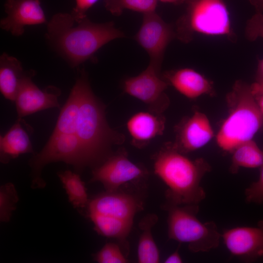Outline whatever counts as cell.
Returning <instances> with one entry per match:
<instances>
[{
	"mask_svg": "<svg viewBox=\"0 0 263 263\" xmlns=\"http://www.w3.org/2000/svg\"><path fill=\"white\" fill-rule=\"evenodd\" d=\"M32 130L22 118H18L3 136H0V160L6 164L24 153H34L30 135Z\"/></svg>",
	"mask_w": 263,
	"mask_h": 263,
	"instance_id": "cell-18",
	"label": "cell"
},
{
	"mask_svg": "<svg viewBox=\"0 0 263 263\" xmlns=\"http://www.w3.org/2000/svg\"><path fill=\"white\" fill-rule=\"evenodd\" d=\"M77 79L80 87V101L75 134L93 169L113 152V146L122 144L125 136L109 126L105 106L93 93L84 69L81 70Z\"/></svg>",
	"mask_w": 263,
	"mask_h": 263,
	"instance_id": "cell-3",
	"label": "cell"
},
{
	"mask_svg": "<svg viewBox=\"0 0 263 263\" xmlns=\"http://www.w3.org/2000/svg\"><path fill=\"white\" fill-rule=\"evenodd\" d=\"M148 174L145 167L131 161L127 150L120 148L93 169L90 182H99L106 191H112L129 183L138 182Z\"/></svg>",
	"mask_w": 263,
	"mask_h": 263,
	"instance_id": "cell-9",
	"label": "cell"
},
{
	"mask_svg": "<svg viewBox=\"0 0 263 263\" xmlns=\"http://www.w3.org/2000/svg\"><path fill=\"white\" fill-rule=\"evenodd\" d=\"M47 25L46 38L73 67L94 60L102 47L125 36L113 21L95 23L87 17L76 22L70 13L55 14Z\"/></svg>",
	"mask_w": 263,
	"mask_h": 263,
	"instance_id": "cell-1",
	"label": "cell"
},
{
	"mask_svg": "<svg viewBox=\"0 0 263 263\" xmlns=\"http://www.w3.org/2000/svg\"><path fill=\"white\" fill-rule=\"evenodd\" d=\"M162 74L169 85L188 98L195 99L206 94L214 96L215 94L213 83L193 69L183 68Z\"/></svg>",
	"mask_w": 263,
	"mask_h": 263,
	"instance_id": "cell-16",
	"label": "cell"
},
{
	"mask_svg": "<svg viewBox=\"0 0 263 263\" xmlns=\"http://www.w3.org/2000/svg\"><path fill=\"white\" fill-rule=\"evenodd\" d=\"M244 196L248 203L263 205V166L260 168L258 179L245 189Z\"/></svg>",
	"mask_w": 263,
	"mask_h": 263,
	"instance_id": "cell-28",
	"label": "cell"
},
{
	"mask_svg": "<svg viewBox=\"0 0 263 263\" xmlns=\"http://www.w3.org/2000/svg\"><path fill=\"white\" fill-rule=\"evenodd\" d=\"M157 0H103L105 9L115 16H120L125 10L143 14L155 11Z\"/></svg>",
	"mask_w": 263,
	"mask_h": 263,
	"instance_id": "cell-24",
	"label": "cell"
},
{
	"mask_svg": "<svg viewBox=\"0 0 263 263\" xmlns=\"http://www.w3.org/2000/svg\"><path fill=\"white\" fill-rule=\"evenodd\" d=\"M169 84L161 70L149 64L138 75L127 77L122 83L124 92L144 103L148 111L163 113L170 101L165 91Z\"/></svg>",
	"mask_w": 263,
	"mask_h": 263,
	"instance_id": "cell-10",
	"label": "cell"
},
{
	"mask_svg": "<svg viewBox=\"0 0 263 263\" xmlns=\"http://www.w3.org/2000/svg\"></svg>",
	"mask_w": 263,
	"mask_h": 263,
	"instance_id": "cell-36",
	"label": "cell"
},
{
	"mask_svg": "<svg viewBox=\"0 0 263 263\" xmlns=\"http://www.w3.org/2000/svg\"><path fill=\"white\" fill-rule=\"evenodd\" d=\"M256 81L263 80V58L258 62L256 74Z\"/></svg>",
	"mask_w": 263,
	"mask_h": 263,
	"instance_id": "cell-32",
	"label": "cell"
},
{
	"mask_svg": "<svg viewBox=\"0 0 263 263\" xmlns=\"http://www.w3.org/2000/svg\"><path fill=\"white\" fill-rule=\"evenodd\" d=\"M155 214L146 215L139 223L142 231L140 236L138 248L137 258L139 263H158L160 261L158 248L152 234V228L158 221Z\"/></svg>",
	"mask_w": 263,
	"mask_h": 263,
	"instance_id": "cell-20",
	"label": "cell"
},
{
	"mask_svg": "<svg viewBox=\"0 0 263 263\" xmlns=\"http://www.w3.org/2000/svg\"><path fill=\"white\" fill-rule=\"evenodd\" d=\"M99 0H75V5L70 13L76 22L87 17V11Z\"/></svg>",
	"mask_w": 263,
	"mask_h": 263,
	"instance_id": "cell-29",
	"label": "cell"
},
{
	"mask_svg": "<svg viewBox=\"0 0 263 263\" xmlns=\"http://www.w3.org/2000/svg\"><path fill=\"white\" fill-rule=\"evenodd\" d=\"M174 147L186 154L196 150L208 144L214 136V131L207 116L195 111L184 117L174 128Z\"/></svg>",
	"mask_w": 263,
	"mask_h": 263,
	"instance_id": "cell-14",
	"label": "cell"
},
{
	"mask_svg": "<svg viewBox=\"0 0 263 263\" xmlns=\"http://www.w3.org/2000/svg\"><path fill=\"white\" fill-rule=\"evenodd\" d=\"M175 38L174 25L166 22L155 11L143 14L141 26L134 36L148 54L149 65L160 70L166 48Z\"/></svg>",
	"mask_w": 263,
	"mask_h": 263,
	"instance_id": "cell-11",
	"label": "cell"
},
{
	"mask_svg": "<svg viewBox=\"0 0 263 263\" xmlns=\"http://www.w3.org/2000/svg\"><path fill=\"white\" fill-rule=\"evenodd\" d=\"M182 262L183 260L179 252V248L169 256L164 261L165 263H181Z\"/></svg>",
	"mask_w": 263,
	"mask_h": 263,
	"instance_id": "cell-30",
	"label": "cell"
},
{
	"mask_svg": "<svg viewBox=\"0 0 263 263\" xmlns=\"http://www.w3.org/2000/svg\"><path fill=\"white\" fill-rule=\"evenodd\" d=\"M258 107L263 114V94L254 95Z\"/></svg>",
	"mask_w": 263,
	"mask_h": 263,
	"instance_id": "cell-34",
	"label": "cell"
},
{
	"mask_svg": "<svg viewBox=\"0 0 263 263\" xmlns=\"http://www.w3.org/2000/svg\"><path fill=\"white\" fill-rule=\"evenodd\" d=\"M224 243L233 256L245 262L263 256V220L256 226H237L221 234Z\"/></svg>",
	"mask_w": 263,
	"mask_h": 263,
	"instance_id": "cell-13",
	"label": "cell"
},
{
	"mask_svg": "<svg viewBox=\"0 0 263 263\" xmlns=\"http://www.w3.org/2000/svg\"><path fill=\"white\" fill-rule=\"evenodd\" d=\"M245 36L249 41L263 38V13L256 12L246 21Z\"/></svg>",
	"mask_w": 263,
	"mask_h": 263,
	"instance_id": "cell-27",
	"label": "cell"
},
{
	"mask_svg": "<svg viewBox=\"0 0 263 263\" xmlns=\"http://www.w3.org/2000/svg\"><path fill=\"white\" fill-rule=\"evenodd\" d=\"M87 207L88 216L98 234L125 243L136 214L143 209V202L121 187L96 195Z\"/></svg>",
	"mask_w": 263,
	"mask_h": 263,
	"instance_id": "cell-5",
	"label": "cell"
},
{
	"mask_svg": "<svg viewBox=\"0 0 263 263\" xmlns=\"http://www.w3.org/2000/svg\"><path fill=\"white\" fill-rule=\"evenodd\" d=\"M250 87L254 95L263 94V80L256 81L250 85Z\"/></svg>",
	"mask_w": 263,
	"mask_h": 263,
	"instance_id": "cell-31",
	"label": "cell"
},
{
	"mask_svg": "<svg viewBox=\"0 0 263 263\" xmlns=\"http://www.w3.org/2000/svg\"><path fill=\"white\" fill-rule=\"evenodd\" d=\"M57 175L66 192L69 202L77 208H83L89 202L85 183L78 173L70 170L59 171Z\"/></svg>",
	"mask_w": 263,
	"mask_h": 263,
	"instance_id": "cell-23",
	"label": "cell"
},
{
	"mask_svg": "<svg viewBox=\"0 0 263 263\" xmlns=\"http://www.w3.org/2000/svg\"><path fill=\"white\" fill-rule=\"evenodd\" d=\"M16 188L12 183L2 185L0 188V220L8 222L16 209L19 201Z\"/></svg>",
	"mask_w": 263,
	"mask_h": 263,
	"instance_id": "cell-25",
	"label": "cell"
},
{
	"mask_svg": "<svg viewBox=\"0 0 263 263\" xmlns=\"http://www.w3.org/2000/svg\"><path fill=\"white\" fill-rule=\"evenodd\" d=\"M169 239L186 243L192 252H207L218 246L221 238L213 221L203 223L197 217L199 204L175 205L166 203Z\"/></svg>",
	"mask_w": 263,
	"mask_h": 263,
	"instance_id": "cell-7",
	"label": "cell"
},
{
	"mask_svg": "<svg viewBox=\"0 0 263 263\" xmlns=\"http://www.w3.org/2000/svg\"><path fill=\"white\" fill-rule=\"evenodd\" d=\"M231 153L229 171L233 174L237 173L241 168H257L263 166V149L253 139L241 143Z\"/></svg>",
	"mask_w": 263,
	"mask_h": 263,
	"instance_id": "cell-22",
	"label": "cell"
},
{
	"mask_svg": "<svg viewBox=\"0 0 263 263\" xmlns=\"http://www.w3.org/2000/svg\"><path fill=\"white\" fill-rule=\"evenodd\" d=\"M183 4L184 11L174 24L176 39L188 43L203 35L237 41L225 0H185Z\"/></svg>",
	"mask_w": 263,
	"mask_h": 263,
	"instance_id": "cell-6",
	"label": "cell"
},
{
	"mask_svg": "<svg viewBox=\"0 0 263 263\" xmlns=\"http://www.w3.org/2000/svg\"><path fill=\"white\" fill-rule=\"evenodd\" d=\"M165 123L166 118L163 113L150 111L135 113L126 124L132 145L138 149L145 148L153 139L163 134Z\"/></svg>",
	"mask_w": 263,
	"mask_h": 263,
	"instance_id": "cell-17",
	"label": "cell"
},
{
	"mask_svg": "<svg viewBox=\"0 0 263 263\" xmlns=\"http://www.w3.org/2000/svg\"><path fill=\"white\" fill-rule=\"evenodd\" d=\"M226 101L228 113L216 135V141L222 150L231 153L263 128V114L250 85L243 80L236 81L226 95Z\"/></svg>",
	"mask_w": 263,
	"mask_h": 263,
	"instance_id": "cell-4",
	"label": "cell"
},
{
	"mask_svg": "<svg viewBox=\"0 0 263 263\" xmlns=\"http://www.w3.org/2000/svg\"><path fill=\"white\" fill-rule=\"evenodd\" d=\"M99 263H127L129 260L125 256L118 244L114 243L106 244L94 256Z\"/></svg>",
	"mask_w": 263,
	"mask_h": 263,
	"instance_id": "cell-26",
	"label": "cell"
},
{
	"mask_svg": "<svg viewBox=\"0 0 263 263\" xmlns=\"http://www.w3.org/2000/svg\"><path fill=\"white\" fill-rule=\"evenodd\" d=\"M152 159L154 173L168 187L166 203L175 205L199 204L205 199L206 193L201 182L211 169L206 160L188 158L171 142L164 144Z\"/></svg>",
	"mask_w": 263,
	"mask_h": 263,
	"instance_id": "cell-2",
	"label": "cell"
},
{
	"mask_svg": "<svg viewBox=\"0 0 263 263\" xmlns=\"http://www.w3.org/2000/svg\"><path fill=\"white\" fill-rule=\"evenodd\" d=\"M80 101V87L76 79L61 108L52 133H75Z\"/></svg>",
	"mask_w": 263,
	"mask_h": 263,
	"instance_id": "cell-21",
	"label": "cell"
},
{
	"mask_svg": "<svg viewBox=\"0 0 263 263\" xmlns=\"http://www.w3.org/2000/svg\"><path fill=\"white\" fill-rule=\"evenodd\" d=\"M34 71L26 72L22 78L15 102L18 118L36 112L54 108H60L58 98L60 90L52 85L40 89L32 81Z\"/></svg>",
	"mask_w": 263,
	"mask_h": 263,
	"instance_id": "cell-12",
	"label": "cell"
},
{
	"mask_svg": "<svg viewBox=\"0 0 263 263\" xmlns=\"http://www.w3.org/2000/svg\"><path fill=\"white\" fill-rule=\"evenodd\" d=\"M63 162L72 165L79 173L90 164L84 150L75 133H52L42 149L29 160L32 172V187L45 186L41 177L43 169L47 164Z\"/></svg>",
	"mask_w": 263,
	"mask_h": 263,
	"instance_id": "cell-8",
	"label": "cell"
},
{
	"mask_svg": "<svg viewBox=\"0 0 263 263\" xmlns=\"http://www.w3.org/2000/svg\"><path fill=\"white\" fill-rule=\"evenodd\" d=\"M249 1L255 8L256 12L263 13V0H249Z\"/></svg>",
	"mask_w": 263,
	"mask_h": 263,
	"instance_id": "cell-33",
	"label": "cell"
},
{
	"mask_svg": "<svg viewBox=\"0 0 263 263\" xmlns=\"http://www.w3.org/2000/svg\"><path fill=\"white\" fill-rule=\"evenodd\" d=\"M165 3H171L174 5L183 4L185 0H157Z\"/></svg>",
	"mask_w": 263,
	"mask_h": 263,
	"instance_id": "cell-35",
	"label": "cell"
},
{
	"mask_svg": "<svg viewBox=\"0 0 263 263\" xmlns=\"http://www.w3.org/2000/svg\"><path fill=\"white\" fill-rule=\"evenodd\" d=\"M4 7L6 16L0 27L14 36H21L25 26L48 23L41 0H5Z\"/></svg>",
	"mask_w": 263,
	"mask_h": 263,
	"instance_id": "cell-15",
	"label": "cell"
},
{
	"mask_svg": "<svg viewBox=\"0 0 263 263\" xmlns=\"http://www.w3.org/2000/svg\"><path fill=\"white\" fill-rule=\"evenodd\" d=\"M20 62L3 53L0 56V91L7 99L15 102L21 81L25 74Z\"/></svg>",
	"mask_w": 263,
	"mask_h": 263,
	"instance_id": "cell-19",
	"label": "cell"
}]
</instances>
